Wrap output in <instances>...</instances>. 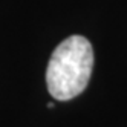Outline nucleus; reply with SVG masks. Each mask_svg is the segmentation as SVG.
I'll return each mask as SVG.
<instances>
[{"label":"nucleus","mask_w":127,"mask_h":127,"mask_svg":"<svg viewBox=\"0 0 127 127\" xmlns=\"http://www.w3.org/2000/svg\"><path fill=\"white\" fill-rule=\"evenodd\" d=\"M94 69L92 44L83 35H70L52 52L46 69L49 94L58 101L78 96L86 89Z\"/></svg>","instance_id":"obj_1"}]
</instances>
